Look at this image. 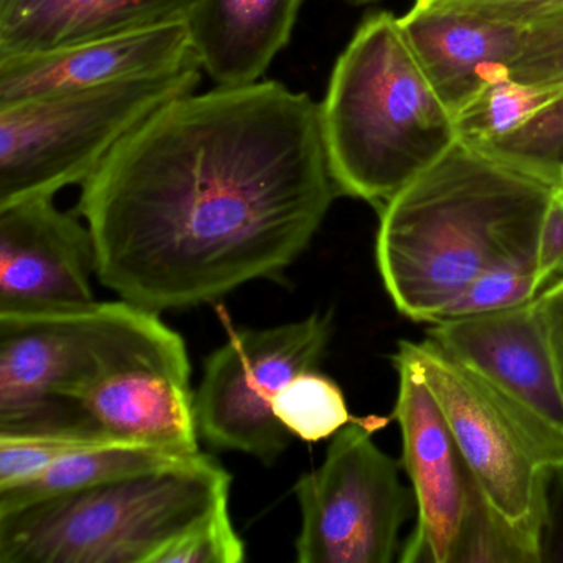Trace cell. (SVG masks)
I'll use <instances>...</instances> for the list:
<instances>
[{
    "mask_svg": "<svg viewBox=\"0 0 563 563\" xmlns=\"http://www.w3.org/2000/svg\"><path fill=\"white\" fill-rule=\"evenodd\" d=\"M338 197L319 103L260 80L161 108L81 186L77 213L101 285L159 314L278 279Z\"/></svg>",
    "mask_w": 563,
    "mask_h": 563,
    "instance_id": "1",
    "label": "cell"
},
{
    "mask_svg": "<svg viewBox=\"0 0 563 563\" xmlns=\"http://www.w3.org/2000/svg\"><path fill=\"white\" fill-rule=\"evenodd\" d=\"M559 189L457 141L378 209L375 260L395 308L434 324L493 269L539 276L540 232Z\"/></svg>",
    "mask_w": 563,
    "mask_h": 563,
    "instance_id": "2",
    "label": "cell"
},
{
    "mask_svg": "<svg viewBox=\"0 0 563 563\" xmlns=\"http://www.w3.org/2000/svg\"><path fill=\"white\" fill-rule=\"evenodd\" d=\"M319 123L341 196L377 209L457 143L453 113L387 11L365 18L339 55Z\"/></svg>",
    "mask_w": 563,
    "mask_h": 563,
    "instance_id": "3",
    "label": "cell"
},
{
    "mask_svg": "<svg viewBox=\"0 0 563 563\" xmlns=\"http://www.w3.org/2000/svg\"><path fill=\"white\" fill-rule=\"evenodd\" d=\"M232 476L200 451L184 463L0 514V563H154L229 503Z\"/></svg>",
    "mask_w": 563,
    "mask_h": 563,
    "instance_id": "4",
    "label": "cell"
},
{
    "mask_svg": "<svg viewBox=\"0 0 563 563\" xmlns=\"http://www.w3.org/2000/svg\"><path fill=\"white\" fill-rule=\"evenodd\" d=\"M199 58L131 80L0 107V209L84 186L170 101L196 93Z\"/></svg>",
    "mask_w": 563,
    "mask_h": 563,
    "instance_id": "5",
    "label": "cell"
},
{
    "mask_svg": "<svg viewBox=\"0 0 563 563\" xmlns=\"http://www.w3.org/2000/svg\"><path fill=\"white\" fill-rule=\"evenodd\" d=\"M437 398L489 506L543 552L550 484L563 470V430L431 339L398 342Z\"/></svg>",
    "mask_w": 563,
    "mask_h": 563,
    "instance_id": "6",
    "label": "cell"
},
{
    "mask_svg": "<svg viewBox=\"0 0 563 563\" xmlns=\"http://www.w3.org/2000/svg\"><path fill=\"white\" fill-rule=\"evenodd\" d=\"M74 404L117 440L200 453L186 342L157 312L111 302L97 362Z\"/></svg>",
    "mask_w": 563,
    "mask_h": 563,
    "instance_id": "7",
    "label": "cell"
},
{
    "mask_svg": "<svg viewBox=\"0 0 563 563\" xmlns=\"http://www.w3.org/2000/svg\"><path fill=\"white\" fill-rule=\"evenodd\" d=\"M391 418H355L332 437L318 470L295 486L301 512L299 563H390L413 512L400 464L374 443Z\"/></svg>",
    "mask_w": 563,
    "mask_h": 563,
    "instance_id": "8",
    "label": "cell"
},
{
    "mask_svg": "<svg viewBox=\"0 0 563 563\" xmlns=\"http://www.w3.org/2000/svg\"><path fill=\"white\" fill-rule=\"evenodd\" d=\"M332 335V314L265 329H242L203 367L196 394L200 440L213 450L240 451L273 464L291 443L273 400L301 372L318 368Z\"/></svg>",
    "mask_w": 563,
    "mask_h": 563,
    "instance_id": "9",
    "label": "cell"
},
{
    "mask_svg": "<svg viewBox=\"0 0 563 563\" xmlns=\"http://www.w3.org/2000/svg\"><path fill=\"white\" fill-rule=\"evenodd\" d=\"M111 302L0 312V433L88 423L75 394L97 362Z\"/></svg>",
    "mask_w": 563,
    "mask_h": 563,
    "instance_id": "10",
    "label": "cell"
},
{
    "mask_svg": "<svg viewBox=\"0 0 563 563\" xmlns=\"http://www.w3.org/2000/svg\"><path fill=\"white\" fill-rule=\"evenodd\" d=\"M398 395L391 418L401 431V466L417 504V527L401 549L404 563H451L461 527L479 486L420 372L391 355Z\"/></svg>",
    "mask_w": 563,
    "mask_h": 563,
    "instance_id": "11",
    "label": "cell"
},
{
    "mask_svg": "<svg viewBox=\"0 0 563 563\" xmlns=\"http://www.w3.org/2000/svg\"><path fill=\"white\" fill-rule=\"evenodd\" d=\"M97 246L87 222L54 199L0 209V312H37L93 305Z\"/></svg>",
    "mask_w": 563,
    "mask_h": 563,
    "instance_id": "12",
    "label": "cell"
},
{
    "mask_svg": "<svg viewBox=\"0 0 563 563\" xmlns=\"http://www.w3.org/2000/svg\"><path fill=\"white\" fill-rule=\"evenodd\" d=\"M428 339L563 430V394L537 296L522 305L434 322Z\"/></svg>",
    "mask_w": 563,
    "mask_h": 563,
    "instance_id": "13",
    "label": "cell"
},
{
    "mask_svg": "<svg viewBox=\"0 0 563 563\" xmlns=\"http://www.w3.org/2000/svg\"><path fill=\"white\" fill-rule=\"evenodd\" d=\"M194 58L186 24L0 58V107L144 77Z\"/></svg>",
    "mask_w": 563,
    "mask_h": 563,
    "instance_id": "14",
    "label": "cell"
},
{
    "mask_svg": "<svg viewBox=\"0 0 563 563\" xmlns=\"http://www.w3.org/2000/svg\"><path fill=\"white\" fill-rule=\"evenodd\" d=\"M398 21L453 117L481 88L510 74L526 31L466 12L417 5Z\"/></svg>",
    "mask_w": 563,
    "mask_h": 563,
    "instance_id": "15",
    "label": "cell"
},
{
    "mask_svg": "<svg viewBox=\"0 0 563 563\" xmlns=\"http://www.w3.org/2000/svg\"><path fill=\"white\" fill-rule=\"evenodd\" d=\"M196 0H0V58L186 24Z\"/></svg>",
    "mask_w": 563,
    "mask_h": 563,
    "instance_id": "16",
    "label": "cell"
},
{
    "mask_svg": "<svg viewBox=\"0 0 563 563\" xmlns=\"http://www.w3.org/2000/svg\"><path fill=\"white\" fill-rule=\"evenodd\" d=\"M305 0H196L186 21L194 54L217 87L263 80L291 41Z\"/></svg>",
    "mask_w": 563,
    "mask_h": 563,
    "instance_id": "17",
    "label": "cell"
},
{
    "mask_svg": "<svg viewBox=\"0 0 563 563\" xmlns=\"http://www.w3.org/2000/svg\"><path fill=\"white\" fill-rule=\"evenodd\" d=\"M196 454L177 453L164 448L143 446V444H118V446L71 454L52 464L38 476L0 490V514L14 512L22 507L52 499L62 494L75 493V490H84L174 466L190 460Z\"/></svg>",
    "mask_w": 563,
    "mask_h": 563,
    "instance_id": "18",
    "label": "cell"
},
{
    "mask_svg": "<svg viewBox=\"0 0 563 563\" xmlns=\"http://www.w3.org/2000/svg\"><path fill=\"white\" fill-rule=\"evenodd\" d=\"M563 97V85H537L504 75L454 113L457 141L479 147L507 136Z\"/></svg>",
    "mask_w": 563,
    "mask_h": 563,
    "instance_id": "19",
    "label": "cell"
},
{
    "mask_svg": "<svg viewBox=\"0 0 563 563\" xmlns=\"http://www.w3.org/2000/svg\"><path fill=\"white\" fill-rule=\"evenodd\" d=\"M118 444L133 443L117 440L90 423L68 424L35 433H0V490L38 476L71 454Z\"/></svg>",
    "mask_w": 563,
    "mask_h": 563,
    "instance_id": "20",
    "label": "cell"
},
{
    "mask_svg": "<svg viewBox=\"0 0 563 563\" xmlns=\"http://www.w3.org/2000/svg\"><path fill=\"white\" fill-rule=\"evenodd\" d=\"M273 411L292 437L308 443L332 438L355 420L341 387L318 368L286 384L273 400Z\"/></svg>",
    "mask_w": 563,
    "mask_h": 563,
    "instance_id": "21",
    "label": "cell"
},
{
    "mask_svg": "<svg viewBox=\"0 0 563 563\" xmlns=\"http://www.w3.org/2000/svg\"><path fill=\"white\" fill-rule=\"evenodd\" d=\"M477 150L507 166L563 187V97L519 130Z\"/></svg>",
    "mask_w": 563,
    "mask_h": 563,
    "instance_id": "22",
    "label": "cell"
},
{
    "mask_svg": "<svg viewBox=\"0 0 563 563\" xmlns=\"http://www.w3.org/2000/svg\"><path fill=\"white\" fill-rule=\"evenodd\" d=\"M543 559L539 547L489 506L479 487L461 527L451 563H536Z\"/></svg>",
    "mask_w": 563,
    "mask_h": 563,
    "instance_id": "23",
    "label": "cell"
},
{
    "mask_svg": "<svg viewBox=\"0 0 563 563\" xmlns=\"http://www.w3.org/2000/svg\"><path fill=\"white\" fill-rule=\"evenodd\" d=\"M229 503L197 520L169 545L154 563H240L245 560V543L230 517Z\"/></svg>",
    "mask_w": 563,
    "mask_h": 563,
    "instance_id": "24",
    "label": "cell"
},
{
    "mask_svg": "<svg viewBox=\"0 0 563 563\" xmlns=\"http://www.w3.org/2000/svg\"><path fill=\"white\" fill-rule=\"evenodd\" d=\"M542 291L543 286L540 285L539 276L533 269L517 266L493 269L477 278L464 291L443 321L512 308L530 301Z\"/></svg>",
    "mask_w": 563,
    "mask_h": 563,
    "instance_id": "25",
    "label": "cell"
},
{
    "mask_svg": "<svg viewBox=\"0 0 563 563\" xmlns=\"http://www.w3.org/2000/svg\"><path fill=\"white\" fill-rule=\"evenodd\" d=\"M510 75L529 84L563 85V11L527 25Z\"/></svg>",
    "mask_w": 563,
    "mask_h": 563,
    "instance_id": "26",
    "label": "cell"
},
{
    "mask_svg": "<svg viewBox=\"0 0 563 563\" xmlns=\"http://www.w3.org/2000/svg\"><path fill=\"white\" fill-rule=\"evenodd\" d=\"M413 5L466 12L519 27L563 11V0H415Z\"/></svg>",
    "mask_w": 563,
    "mask_h": 563,
    "instance_id": "27",
    "label": "cell"
},
{
    "mask_svg": "<svg viewBox=\"0 0 563 563\" xmlns=\"http://www.w3.org/2000/svg\"><path fill=\"white\" fill-rule=\"evenodd\" d=\"M537 272L543 289L563 279V189L553 194L543 219Z\"/></svg>",
    "mask_w": 563,
    "mask_h": 563,
    "instance_id": "28",
    "label": "cell"
},
{
    "mask_svg": "<svg viewBox=\"0 0 563 563\" xmlns=\"http://www.w3.org/2000/svg\"><path fill=\"white\" fill-rule=\"evenodd\" d=\"M563 394V279L537 296Z\"/></svg>",
    "mask_w": 563,
    "mask_h": 563,
    "instance_id": "29",
    "label": "cell"
},
{
    "mask_svg": "<svg viewBox=\"0 0 563 563\" xmlns=\"http://www.w3.org/2000/svg\"><path fill=\"white\" fill-rule=\"evenodd\" d=\"M344 2H347V4L351 5H371L375 4V2H378V0H344Z\"/></svg>",
    "mask_w": 563,
    "mask_h": 563,
    "instance_id": "30",
    "label": "cell"
}]
</instances>
